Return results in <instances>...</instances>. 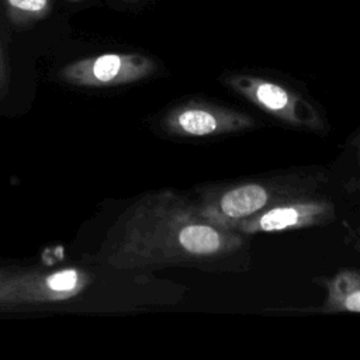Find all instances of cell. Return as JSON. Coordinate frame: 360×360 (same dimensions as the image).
<instances>
[{"instance_id": "3957f363", "label": "cell", "mask_w": 360, "mask_h": 360, "mask_svg": "<svg viewBox=\"0 0 360 360\" xmlns=\"http://www.w3.org/2000/svg\"><path fill=\"white\" fill-rule=\"evenodd\" d=\"M219 80L232 93L287 127L315 134L329 131L323 108L283 80L248 72H228Z\"/></svg>"}, {"instance_id": "5bb4252c", "label": "cell", "mask_w": 360, "mask_h": 360, "mask_svg": "<svg viewBox=\"0 0 360 360\" xmlns=\"http://www.w3.org/2000/svg\"><path fill=\"white\" fill-rule=\"evenodd\" d=\"M127 1H135V0H127Z\"/></svg>"}, {"instance_id": "6da1fadb", "label": "cell", "mask_w": 360, "mask_h": 360, "mask_svg": "<svg viewBox=\"0 0 360 360\" xmlns=\"http://www.w3.org/2000/svg\"><path fill=\"white\" fill-rule=\"evenodd\" d=\"M121 267H181L245 273L253 264L250 236L202 215L190 191L163 188L134 204L117 238Z\"/></svg>"}, {"instance_id": "5b68a950", "label": "cell", "mask_w": 360, "mask_h": 360, "mask_svg": "<svg viewBox=\"0 0 360 360\" xmlns=\"http://www.w3.org/2000/svg\"><path fill=\"white\" fill-rule=\"evenodd\" d=\"M323 191V190H322ZM314 191L284 200L229 228L248 236L294 229L328 226L336 221V202L325 193Z\"/></svg>"}, {"instance_id": "52a82bcc", "label": "cell", "mask_w": 360, "mask_h": 360, "mask_svg": "<svg viewBox=\"0 0 360 360\" xmlns=\"http://www.w3.org/2000/svg\"><path fill=\"white\" fill-rule=\"evenodd\" d=\"M326 297L319 307L322 314H360V269L343 267L329 277L315 278Z\"/></svg>"}, {"instance_id": "8fae6325", "label": "cell", "mask_w": 360, "mask_h": 360, "mask_svg": "<svg viewBox=\"0 0 360 360\" xmlns=\"http://www.w3.org/2000/svg\"><path fill=\"white\" fill-rule=\"evenodd\" d=\"M347 235H346V242L357 252H360V222L353 224V225H346Z\"/></svg>"}, {"instance_id": "30bf717a", "label": "cell", "mask_w": 360, "mask_h": 360, "mask_svg": "<svg viewBox=\"0 0 360 360\" xmlns=\"http://www.w3.org/2000/svg\"><path fill=\"white\" fill-rule=\"evenodd\" d=\"M45 284L55 292H69L79 285V273L73 269L60 270L48 276Z\"/></svg>"}, {"instance_id": "7a4b0ae2", "label": "cell", "mask_w": 360, "mask_h": 360, "mask_svg": "<svg viewBox=\"0 0 360 360\" xmlns=\"http://www.w3.org/2000/svg\"><path fill=\"white\" fill-rule=\"evenodd\" d=\"M328 183V169L312 165L284 167L224 181H207L188 191L204 217L229 228L232 224L284 200L322 191Z\"/></svg>"}, {"instance_id": "277c9868", "label": "cell", "mask_w": 360, "mask_h": 360, "mask_svg": "<svg viewBox=\"0 0 360 360\" xmlns=\"http://www.w3.org/2000/svg\"><path fill=\"white\" fill-rule=\"evenodd\" d=\"M252 114L204 96H186L160 115L159 127L176 139H214L252 131L259 127Z\"/></svg>"}, {"instance_id": "7c38bea8", "label": "cell", "mask_w": 360, "mask_h": 360, "mask_svg": "<svg viewBox=\"0 0 360 360\" xmlns=\"http://www.w3.org/2000/svg\"><path fill=\"white\" fill-rule=\"evenodd\" d=\"M3 73V56H1V49H0V76Z\"/></svg>"}, {"instance_id": "4fadbf2b", "label": "cell", "mask_w": 360, "mask_h": 360, "mask_svg": "<svg viewBox=\"0 0 360 360\" xmlns=\"http://www.w3.org/2000/svg\"><path fill=\"white\" fill-rule=\"evenodd\" d=\"M72 1H80V0H72Z\"/></svg>"}, {"instance_id": "9c48e42d", "label": "cell", "mask_w": 360, "mask_h": 360, "mask_svg": "<svg viewBox=\"0 0 360 360\" xmlns=\"http://www.w3.org/2000/svg\"><path fill=\"white\" fill-rule=\"evenodd\" d=\"M347 158L350 169L343 183V188L349 194H360V125L352 134L347 145Z\"/></svg>"}, {"instance_id": "8992f818", "label": "cell", "mask_w": 360, "mask_h": 360, "mask_svg": "<svg viewBox=\"0 0 360 360\" xmlns=\"http://www.w3.org/2000/svg\"><path fill=\"white\" fill-rule=\"evenodd\" d=\"M156 62L139 53H103L68 65L63 76L73 83L86 86H118L152 76Z\"/></svg>"}, {"instance_id": "ba28073f", "label": "cell", "mask_w": 360, "mask_h": 360, "mask_svg": "<svg viewBox=\"0 0 360 360\" xmlns=\"http://www.w3.org/2000/svg\"><path fill=\"white\" fill-rule=\"evenodd\" d=\"M8 18L17 25H27L48 17L51 0H3Z\"/></svg>"}]
</instances>
